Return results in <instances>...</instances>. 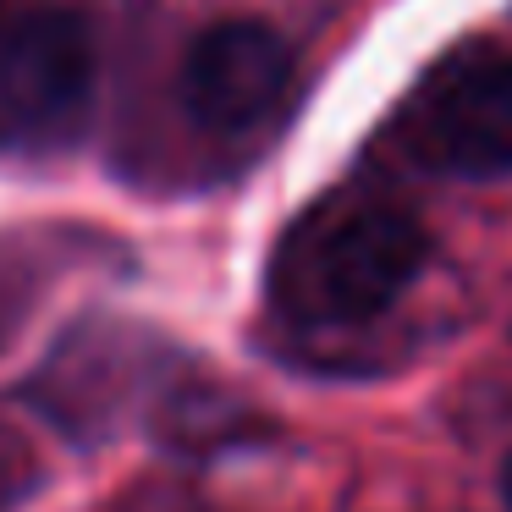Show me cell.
<instances>
[{
  "instance_id": "277c9868",
  "label": "cell",
  "mask_w": 512,
  "mask_h": 512,
  "mask_svg": "<svg viewBox=\"0 0 512 512\" xmlns=\"http://www.w3.org/2000/svg\"><path fill=\"white\" fill-rule=\"evenodd\" d=\"M292 78H298V61H292L287 39L270 23L232 17L193 39L188 61H182V111L204 133L243 138L259 133L287 105Z\"/></svg>"
},
{
  "instance_id": "6da1fadb",
  "label": "cell",
  "mask_w": 512,
  "mask_h": 512,
  "mask_svg": "<svg viewBox=\"0 0 512 512\" xmlns=\"http://www.w3.org/2000/svg\"><path fill=\"white\" fill-rule=\"evenodd\" d=\"M430 259V237L397 204L331 193L276 243L265 292L292 325H358L386 314Z\"/></svg>"
},
{
  "instance_id": "5b68a950",
  "label": "cell",
  "mask_w": 512,
  "mask_h": 512,
  "mask_svg": "<svg viewBox=\"0 0 512 512\" xmlns=\"http://www.w3.org/2000/svg\"><path fill=\"white\" fill-rule=\"evenodd\" d=\"M501 496H507V507H512V457L501 463Z\"/></svg>"
},
{
  "instance_id": "7a4b0ae2",
  "label": "cell",
  "mask_w": 512,
  "mask_h": 512,
  "mask_svg": "<svg viewBox=\"0 0 512 512\" xmlns=\"http://www.w3.org/2000/svg\"><path fill=\"white\" fill-rule=\"evenodd\" d=\"M94 28L61 0L0 6V155L67 138L94 100Z\"/></svg>"
},
{
  "instance_id": "3957f363",
  "label": "cell",
  "mask_w": 512,
  "mask_h": 512,
  "mask_svg": "<svg viewBox=\"0 0 512 512\" xmlns=\"http://www.w3.org/2000/svg\"><path fill=\"white\" fill-rule=\"evenodd\" d=\"M397 138L424 171L507 177L512 171V61L496 50L446 56L397 111Z\"/></svg>"
}]
</instances>
